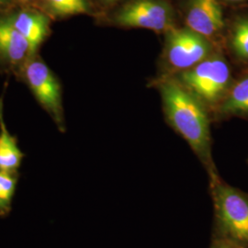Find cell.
Wrapping results in <instances>:
<instances>
[{
	"label": "cell",
	"mask_w": 248,
	"mask_h": 248,
	"mask_svg": "<svg viewBox=\"0 0 248 248\" xmlns=\"http://www.w3.org/2000/svg\"><path fill=\"white\" fill-rule=\"evenodd\" d=\"M213 183L216 213L223 232L234 243L248 246V194L218 178Z\"/></svg>",
	"instance_id": "cell-5"
},
{
	"label": "cell",
	"mask_w": 248,
	"mask_h": 248,
	"mask_svg": "<svg viewBox=\"0 0 248 248\" xmlns=\"http://www.w3.org/2000/svg\"><path fill=\"white\" fill-rule=\"evenodd\" d=\"M223 7H237L245 4L248 0H219Z\"/></svg>",
	"instance_id": "cell-16"
},
{
	"label": "cell",
	"mask_w": 248,
	"mask_h": 248,
	"mask_svg": "<svg viewBox=\"0 0 248 248\" xmlns=\"http://www.w3.org/2000/svg\"><path fill=\"white\" fill-rule=\"evenodd\" d=\"M47 11L58 18H68L77 15L98 14L91 0H43Z\"/></svg>",
	"instance_id": "cell-13"
},
{
	"label": "cell",
	"mask_w": 248,
	"mask_h": 248,
	"mask_svg": "<svg viewBox=\"0 0 248 248\" xmlns=\"http://www.w3.org/2000/svg\"><path fill=\"white\" fill-rule=\"evenodd\" d=\"M222 51L234 61L248 65V12L226 18Z\"/></svg>",
	"instance_id": "cell-9"
},
{
	"label": "cell",
	"mask_w": 248,
	"mask_h": 248,
	"mask_svg": "<svg viewBox=\"0 0 248 248\" xmlns=\"http://www.w3.org/2000/svg\"><path fill=\"white\" fill-rule=\"evenodd\" d=\"M18 183L17 173L0 170V216L5 217L11 211L12 200Z\"/></svg>",
	"instance_id": "cell-14"
},
{
	"label": "cell",
	"mask_w": 248,
	"mask_h": 248,
	"mask_svg": "<svg viewBox=\"0 0 248 248\" xmlns=\"http://www.w3.org/2000/svg\"><path fill=\"white\" fill-rule=\"evenodd\" d=\"M6 18L26 39L31 46V53L36 52L50 32L49 17L38 9H19Z\"/></svg>",
	"instance_id": "cell-8"
},
{
	"label": "cell",
	"mask_w": 248,
	"mask_h": 248,
	"mask_svg": "<svg viewBox=\"0 0 248 248\" xmlns=\"http://www.w3.org/2000/svg\"><path fill=\"white\" fill-rule=\"evenodd\" d=\"M231 117H248V72L233 80L225 98L212 113L213 121Z\"/></svg>",
	"instance_id": "cell-10"
},
{
	"label": "cell",
	"mask_w": 248,
	"mask_h": 248,
	"mask_svg": "<svg viewBox=\"0 0 248 248\" xmlns=\"http://www.w3.org/2000/svg\"><path fill=\"white\" fill-rule=\"evenodd\" d=\"M149 86L159 93L168 124L188 143L213 180L218 178L212 156L213 120L209 110L173 77H155Z\"/></svg>",
	"instance_id": "cell-1"
},
{
	"label": "cell",
	"mask_w": 248,
	"mask_h": 248,
	"mask_svg": "<svg viewBox=\"0 0 248 248\" xmlns=\"http://www.w3.org/2000/svg\"><path fill=\"white\" fill-rule=\"evenodd\" d=\"M233 248L230 247V246H221V247H219V248Z\"/></svg>",
	"instance_id": "cell-19"
},
{
	"label": "cell",
	"mask_w": 248,
	"mask_h": 248,
	"mask_svg": "<svg viewBox=\"0 0 248 248\" xmlns=\"http://www.w3.org/2000/svg\"><path fill=\"white\" fill-rule=\"evenodd\" d=\"M3 103L0 98V170L17 173L24 157L18 148L17 139L11 135L4 124Z\"/></svg>",
	"instance_id": "cell-12"
},
{
	"label": "cell",
	"mask_w": 248,
	"mask_h": 248,
	"mask_svg": "<svg viewBox=\"0 0 248 248\" xmlns=\"http://www.w3.org/2000/svg\"><path fill=\"white\" fill-rule=\"evenodd\" d=\"M162 36L164 41L155 77H174L221 50L206 37L184 25L173 28Z\"/></svg>",
	"instance_id": "cell-4"
},
{
	"label": "cell",
	"mask_w": 248,
	"mask_h": 248,
	"mask_svg": "<svg viewBox=\"0 0 248 248\" xmlns=\"http://www.w3.org/2000/svg\"><path fill=\"white\" fill-rule=\"evenodd\" d=\"M20 2H23V3H35V2H38V1H40V0H19Z\"/></svg>",
	"instance_id": "cell-17"
},
{
	"label": "cell",
	"mask_w": 248,
	"mask_h": 248,
	"mask_svg": "<svg viewBox=\"0 0 248 248\" xmlns=\"http://www.w3.org/2000/svg\"><path fill=\"white\" fill-rule=\"evenodd\" d=\"M10 0H0V5H5L8 4Z\"/></svg>",
	"instance_id": "cell-18"
},
{
	"label": "cell",
	"mask_w": 248,
	"mask_h": 248,
	"mask_svg": "<svg viewBox=\"0 0 248 248\" xmlns=\"http://www.w3.org/2000/svg\"><path fill=\"white\" fill-rule=\"evenodd\" d=\"M173 78L203 104L211 117L233 82L230 63L222 50H217L194 67Z\"/></svg>",
	"instance_id": "cell-2"
},
{
	"label": "cell",
	"mask_w": 248,
	"mask_h": 248,
	"mask_svg": "<svg viewBox=\"0 0 248 248\" xmlns=\"http://www.w3.org/2000/svg\"><path fill=\"white\" fill-rule=\"evenodd\" d=\"M174 3L182 25L206 37L222 50L226 16L219 0H174Z\"/></svg>",
	"instance_id": "cell-6"
},
{
	"label": "cell",
	"mask_w": 248,
	"mask_h": 248,
	"mask_svg": "<svg viewBox=\"0 0 248 248\" xmlns=\"http://www.w3.org/2000/svg\"><path fill=\"white\" fill-rule=\"evenodd\" d=\"M27 83L41 105L52 115L60 129H63L62 89L58 79L45 62L34 59L26 63Z\"/></svg>",
	"instance_id": "cell-7"
},
{
	"label": "cell",
	"mask_w": 248,
	"mask_h": 248,
	"mask_svg": "<svg viewBox=\"0 0 248 248\" xmlns=\"http://www.w3.org/2000/svg\"><path fill=\"white\" fill-rule=\"evenodd\" d=\"M97 18L107 25L149 30L159 35L182 25L174 0H126Z\"/></svg>",
	"instance_id": "cell-3"
},
{
	"label": "cell",
	"mask_w": 248,
	"mask_h": 248,
	"mask_svg": "<svg viewBox=\"0 0 248 248\" xmlns=\"http://www.w3.org/2000/svg\"><path fill=\"white\" fill-rule=\"evenodd\" d=\"M31 53L26 39L8 18H0V56L12 64H18L24 62Z\"/></svg>",
	"instance_id": "cell-11"
},
{
	"label": "cell",
	"mask_w": 248,
	"mask_h": 248,
	"mask_svg": "<svg viewBox=\"0 0 248 248\" xmlns=\"http://www.w3.org/2000/svg\"><path fill=\"white\" fill-rule=\"evenodd\" d=\"M94 8L97 11V18L110 11L111 9H115L116 7L123 4L126 0H91Z\"/></svg>",
	"instance_id": "cell-15"
}]
</instances>
